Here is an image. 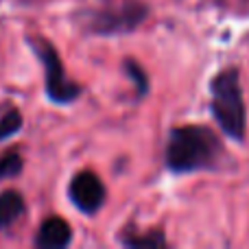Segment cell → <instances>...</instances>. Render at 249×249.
<instances>
[{
  "label": "cell",
  "instance_id": "1",
  "mask_svg": "<svg viewBox=\"0 0 249 249\" xmlns=\"http://www.w3.org/2000/svg\"><path fill=\"white\" fill-rule=\"evenodd\" d=\"M223 146L212 129L201 124L175 127L166 144V166L173 173H193L216 168Z\"/></svg>",
  "mask_w": 249,
  "mask_h": 249
},
{
  "label": "cell",
  "instance_id": "2",
  "mask_svg": "<svg viewBox=\"0 0 249 249\" xmlns=\"http://www.w3.org/2000/svg\"><path fill=\"white\" fill-rule=\"evenodd\" d=\"M149 9L142 0H86L77 11V20L86 33L123 35L138 29Z\"/></svg>",
  "mask_w": 249,
  "mask_h": 249
},
{
  "label": "cell",
  "instance_id": "3",
  "mask_svg": "<svg viewBox=\"0 0 249 249\" xmlns=\"http://www.w3.org/2000/svg\"><path fill=\"white\" fill-rule=\"evenodd\" d=\"M212 92V116L216 118L223 133H228L232 140L243 142L247 129V112L245 101H243L241 81H238V70L228 68L219 72L210 83Z\"/></svg>",
  "mask_w": 249,
  "mask_h": 249
},
{
  "label": "cell",
  "instance_id": "4",
  "mask_svg": "<svg viewBox=\"0 0 249 249\" xmlns=\"http://www.w3.org/2000/svg\"><path fill=\"white\" fill-rule=\"evenodd\" d=\"M29 46L39 57L46 72V94L55 103H72L81 96V88L72 83L64 72V66L59 61L55 46L44 37H29Z\"/></svg>",
  "mask_w": 249,
  "mask_h": 249
},
{
  "label": "cell",
  "instance_id": "5",
  "mask_svg": "<svg viewBox=\"0 0 249 249\" xmlns=\"http://www.w3.org/2000/svg\"><path fill=\"white\" fill-rule=\"evenodd\" d=\"M68 195L77 210L83 214H94L105 201V186L92 171H81L70 181Z\"/></svg>",
  "mask_w": 249,
  "mask_h": 249
},
{
  "label": "cell",
  "instance_id": "6",
  "mask_svg": "<svg viewBox=\"0 0 249 249\" xmlns=\"http://www.w3.org/2000/svg\"><path fill=\"white\" fill-rule=\"evenodd\" d=\"M72 241V232H70V225L66 223L59 216H51L39 225V232L35 236V245L42 249H59L70 245Z\"/></svg>",
  "mask_w": 249,
  "mask_h": 249
},
{
  "label": "cell",
  "instance_id": "7",
  "mask_svg": "<svg viewBox=\"0 0 249 249\" xmlns=\"http://www.w3.org/2000/svg\"><path fill=\"white\" fill-rule=\"evenodd\" d=\"M24 212V199L16 190H4L0 193V230H7L13 225Z\"/></svg>",
  "mask_w": 249,
  "mask_h": 249
},
{
  "label": "cell",
  "instance_id": "8",
  "mask_svg": "<svg viewBox=\"0 0 249 249\" xmlns=\"http://www.w3.org/2000/svg\"><path fill=\"white\" fill-rule=\"evenodd\" d=\"M123 245L127 247H146V249H155V247H164L166 245V238L162 232L158 230H151L144 234H131V236H123Z\"/></svg>",
  "mask_w": 249,
  "mask_h": 249
},
{
  "label": "cell",
  "instance_id": "9",
  "mask_svg": "<svg viewBox=\"0 0 249 249\" xmlns=\"http://www.w3.org/2000/svg\"><path fill=\"white\" fill-rule=\"evenodd\" d=\"M124 72L129 74V79H131L133 83H136V92L140 96L146 94V90H149V79L144 77V70L140 68V64L133 59H124Z\"/></svg>",
  "mask_w": 249,
  "mask_h": 249
},
{
  "label": "cell",
  "instance_id": "10",
  "mask_svg": "<svg viewBox=\"0 0 249 249\" xmlns=\"http://www.w3.org/2000/svg\"><path fill=\"white\" fill-rule=\"evenodd\" d=\"M22 127V114L18 109H9L2 118H0V142L11 138L13 133H18Z\"/></svg>",
  "mask_w": 249,
  "mask_h": 249
},
{
  "label": "cell",
  "instance_id": "11",
  "mask_svg": "<svg viewBox=\"0 0 249 249\" xmlns=\"http://www.w3.org/2000/svg\"><path fill=\"white\" fill-rule=\"evenodd\" d=\"M22 171V158L18 151H9L0 158V179H7V177H13Z\"/></svg>",
  "mask_w": 249,
  "mask_h": 249
}]
</instances>
